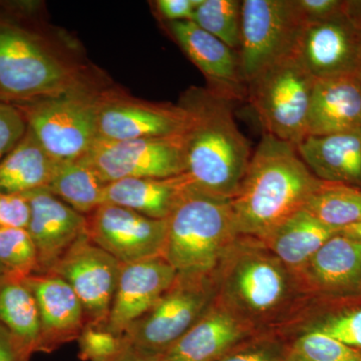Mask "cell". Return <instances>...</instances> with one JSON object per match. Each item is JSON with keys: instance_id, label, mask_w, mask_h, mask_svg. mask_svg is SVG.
<instances>
[{"instance_id": "7a4b0ae2", "label": "cell", "mask_w": 361, "mask_h": 361, "mask_svg": "<svg viewBox=\"0 0 361 361\" xmlns=\"http://www.w3.org/2000/svg\"><path fill=\"white\" fill-rule=\"evenodd\" d=\"M322 183L294 145L264 134L252 154L238 191L230 200L239 234L266 238L305 208Z\"/></svg>"}, {"instance_id": "9a60e30c", "label": "cell", "mask_w": 361, "mask_h": 361, "mask_svg": "<svg viewBox=\"0 0 361 361\" xmlns=\"http://www.w3.org/2000/svg\"><path fill=\"white\" fill-rule=\"evenodd\" d=\"M171 35L188 58L203 73L208 90L226 101L247 99L239 54L192 20L169 23Z\"/></svg>"}, {"instance_id": "f1b7e54d", "label": "cell", "mask_w": 361, "mask_h": 361, "mask_svg": "<svg viewBox=\"0 0 361 361\" xmlns=\"http://www.w3.org/2000/svg\"><path fill=\"white\" fill-rule=\"evenodd\" d=\"M304 209L323 224L341 231L361 223V189L322 180Z\"/></svg>"}, {"instance_id": "d4e9b609", "label": "cell", "mask_w": 361, "mask_h": 361, "mask_svg": "<svg viewBox=\"0 0 361 361\" xmlns=\"http://www.w3.org/2000/svg\"><path fill=\"white\" fill-rule=\"evenodd\" d=\"M339 232L302 209L278 226L262 241L296 274L316 252Z\"/></svg>"}, {"instance_id": "2e32d148", "label": "cell", "mask_w": 361, "mask_h": 361, "mask_svg": "<svg viewBox=\"0 0 361 361\" xmlns=\"http://www.w3.org/2000/svg\"><path fill=\"white\" fill-rule=\"evenodd\" d=\"M25 195L30 205L27 231L37 252V274H47L71 247L87 236V217L45 188Z\"/></svg>"}, {"instance_id": "52a82bcc", "label": "cell", "mask_w": 361, "mask_h": 361, "mask_svg": "<svg viewBox=\"0 0 361 361\" xmlns=\"http://www.w3.org/2000/svg\"><path fill=\"white\" fill-rule=\"evenodd\" d=\"M101 97L78 87L16 106L42 149L66 163L84 158L96 142Z\"/></svg>"}, {"instance_id": "44dd1931", "label": "cell", "mask_w": 361, "mask_h": 361, "mask_svg": "<svg viewBox=\"0 0 361 361\" xmlns=\"http://www.w3.org/2000/svg\"><path fill=\"white\" fill-rule=\"evenodd\" d=\"M361 129V80L357 75L315 80L307 135Z\"/></svg>"}, {"instance_id": "ee69618b", "label": "cell", "mask_w": 361, "mask_h": 361, "mask_svg": "<svg viewBox=\"0 0 361 361\" xmlns=\"http://www.w3.org/2000/svg\"><path fill=\"white\" fill-rule=\"evenodd\" d=\"M4 274H6V272H4V268H2V266L0 265V276H1V275H4Z\"/></svg>"}, {"instance_id": "83f0119b", "label": "cell", "mask_w": 361, "mask_h": 361, "mask_svg": "<svg viewBox=\"0 0 361 361\" xmlns=\"http://www.w3.org/2000/svg\"><path fill=\"white\" fill-rule=\"evenodd\" d=\"M106 184L80 160L59 163L45 189L87 216L104 204Z\"/></svg>"}, {"instance_id": "8d00e7d4", "label": "cell", "mask_w": 361, "mask_h": 361, "mask_svg": "<svg viewBox=\"0 0 361 361\" xmlns=\"http://www.w3.org/2000/svg\"><path fill=\"white\" fill-rule=\"evenodd\" d=\"M304 23L329 18L343 8L345 0H295Z\"/></svg>"}, {"instance_id": "d6986e66", "label": "cell", "mask_w": 361, "mask_h": 361, "mask_svg": "<svg viewBox=\"0 0 361 361\" xmlns=\"http://www.w3.org/2000/svg\"><path fill=\"white\" fill-rule=\"evenodd\" d=\"M25 281L39 310V353H51L63 344L78 341L85 317L82 303L70 285L52 273L30 275Z\"/></svg>"}, {"instance_id": "6da1fadb", "label": "cell", "mask_w": 361, "mask_h": 361, "mask_svg": "<svg viewBox=\"0 0 361 361\" xmlns=\"http://www.w3.org/2000/svg\"><path fill=\"white\" fill-rule=\"evenodd\" d=\"M216 299L258 334L277 331L310 301L262 240L240 235L214 270Z\"/></svg>"}, {"instance_id": "603a6c76", "label": "cell", "mask_w": 361, "mask_h": 361, "mask_svg": "<svg viewBox=\"0 0 361 361\" xmlns=\"http://www.w3.org/2000/svg\"><path fill=\"white\" fill-rule=\"evenodd\" d=\"M311 331L334 337L361 355V297L310 298L290 322L278 330L287 338Z\"/></svg>"}, {"instance_id": "b9f144b4", "label": "cell", "mask_w": 361, "mask_h": 361, "mask_svg": "<svg viewBox=\"0 0 361 361\" xmlns=\"http://www.w3.org/2000/svg\"><path fill=\"white\" fill-rule=\"evenodd\" d=\"M341 232L348 235V236L351 237V238L361 242V223L343 228V229L341 230Z\"/></svg>"}, {"instance_id": "836d02e7", "label": "cell", "mask_w": 361, "mask_h": 361, "mask_svg": "<svg viewBox=\"0 0 361 361\" xmlns=\"http://www.w3.org/2000/svg\"><path fill=\"white\" fill-rule=\"evenodd\" d=\"M78 357L82 361H109L122 353L127 337L110 331L106 326L85 324L78 338Z\"/></svg>"}, {"instance_id": "8fae6325", "label": "cell", "mask_w": 361, "mask_h": 361, "mask_svg": "<svg viewBox=\"0 0 361 361\" xmlns=\"http://www.w3.org/2000/svg\"><path fill=\"white\" fill-rule=\"evenodd\" d=\"M315 80L357 75L361 63V23L348 0L338 13L304 23L292 52Z\"/></svg>"}, {"instance_id": "7402d4cb", "label": "cell", "mask_w": 361, "mask_h": 361, "mask_svg": "<svg viewBox=\"0 0 361 361\" xmlns=\"http://www.w3.org/2000/svg\"><path fill=\"white\" fill-rule=\"evenodd\" d=\"M296 149L318 179L361 189V129L307 135Z\"/></svg>"}, {"instance_id": "f35d334b", "label": "cell", "mask_w": 361, "mask_h": 361, "mask_svg": "<svg viewBox=\"0 0 361 361\" xmlns=\"http://www.w3.org/2000/svg\"><path fill=\"white\" fill-rule=\"evenodd\" d=\"M0 361H27L21 355L11 332L2 325H0Z\"/></svg>"}, {"instance_id": "1f68e13d", "label": "cell", "mask_w": 361, "mask_h": 361, "mask_svg": "<svg viewBox=\"0 0 361 361\" xmlns=\"http://www.w3.org/2000/svg\"><path fill=\"white\" fill-rule=\"evenodd\" d=\"M0 265L13 276L37 274V252L27 229L0 230Z\"/></svg>"}, {"instance_id": "4dcf8cb0", "label": "cell", "mask_w": 361, "mask_h": 361, "mask_svg": "<svg viewBox=\"0 0 361 361\" xmlns=\"http://www.w3.org/2000/svg\"><path fill=\"white\" fill-rule=\"evenodd\" d=\"M285 361H361V355L320 332H303L288 338Z\"/></svg>"}, {"instance_id": "d6a6232c", "label": "cell", "mask_w": 361, "mask_h": 361, "mask_svg": "<svg viewBox=\"0 0 361 361\" xmlns=\"http://www.w3.org/2000/svg\"><path fill=\"white\" fill-rule=\"evenodd\" d=\"M288 338L277 331L262 332L235 346L217 361H285Z\"/></svg>"}, {"instance_id": "277c9868", "label": "cell", "mask_w": 361, "mask_h": 361, "mask_svg": "<svg viewBox=\"0 0 361 361\" xmlns=\"http://www.w3.org/2000/svg\"><path fill=\"white\" fill-rule=\"evenodd\" d=\"M166 221L161 256L180 274H211L240 236L231 202L190 183Z\"/></svg>"}, {"instance_id": "9c48e42d", "label": "cell", "mask_w": 361, "mask_h": 361, "mask_svg": "<svg viewBox=\"0 0 361 361\" xmlns=\"http://www.w3.org/2000/svg\"><path fill=\"white\" fill-rule=\"evenodd\" d=\"M304 20L295 0H243L239 59L246 84L293 52Z\"/></svg>"}, {"instance_id": "d590c367", "label": "cell", "mask_w": 361, "mask_h": 361, "mask_svg": "<svg viewBox=\"0 0 361 361\" xmlns=\"http://www.w3.org/2000/svg\"><path fill=\"white\" fill-rule=\"evenodd\" d=\"M30 205L25 194L0 193V230L27 229Z\"/></svg>"}, {"instance_id": "60d3db41", "label": "cell", "mask_w": 361, "mask_h": 361, "mask_svg": "<svg viewBox=\"0 0 361 361\" xmlns=\"http://www.w3.org/2000/svg\"><path fill=\"white\" fill-rule=\"evenodd\" d=\"M348 7L351 13L355 14V18L361 23V0H348ZM357 77L361 80V63L360 70H358Z\"/></svg>"}, {"instance_id": "7c38bea8", "label": "cell", "mask_w": 361, "mask_h": 361, "mask_svg": "<svg viewBox=\"0 0 361 361\" xmlns=\"http://www.w3.org/2000/svg\"><path fill=\"white\" fill-rule=\"evenodd\" d=\"M121 263L89 237L78 241L52 268L70 285L84 310L85 324L106 326Z\"/></svg>"}, {"instance_id": "ab89813d", "label": "cell", "mask_w": 361, "mask_h": 361, "mask_svg": "<svg viewBox=\"0 0 361 361\" xmlns=\"http://www.w3.org/2000/svg\"><path fill=\"white\" fill-rule=\"evenodd\" d=\"M109 361H161L159 356L148 355V353H142L130 345V342L127 348L123 349L122 353H118L115 357L111 358Z\"/></svg>"}, {"instance_id": "ac0fdd59", "label": "cell", "mask_w": 361, "mask_h": 361, "mask_svg": "<svg viewBox=\"0 0 361 361\" xmlns=\"http://www.w3.org/2000/svg\"><path fill=\"white\" fill-rule=\"evenodd\" d=\"M295 275L310 298L356 295L361 282V242L337 233Z\"/></svg>"}, {"instance_id": "ffe728a7", "label": "cell", "mask_w": 361, "mask_h": 361, "mask_svg": "<svg viewBox=\"0 0 361 361\" xmlns=\"http://www.w3.org/2000/svg\"><path fill=\"white\" fill-rule=\"evenodd\" d=\"M256 334L253 327L215 298L205 314L160 356V360L217 361Z\"/></svg>"}, {"instance_id": "4316f807", "label": "cell", "mask_w": 361, "mask_h": 361, "mask_svg": "<svg viewBox=\"0 0 361 361\" xmlns=\"http://www.w3.org/2000/svg\"><path fill=\"white\" fill-rule=\"evenodd\" d=\"M59 164L27 128L20 144L0 161V193L25 194L47 188Z\"/></svg>"}, {"instance_id": "e0dca14e", "label": "cell", "mask_w": 361, "mask_h": 361, "mask_svg": "<svg viewBox=\"0 0 361 361\" xmlns=\"http://www.w3.org/2000/svg\"><path fill=\"white\" fill-rule=\"evenodd\" d=\"M177 274L163 256L121 264L106 329L123 336L170 288Z\"/></svg>"}, {"instance_id": "5bb4252c", "label": "cell", "mask_w": 361, "mask_h": 361, "mask_svg": "<svg viewBox=\"0 0 361 361\" xmlns=\"http://www.w3.org/2000/svg\"><path fill=\"white\" fill-rule=\"evenodd\" d=\"M184 106L102 97L97 120L99 141L121 142L180 135L187 126Z\"/></svg>"}, {"instance_id": "7bdbcfd3", "label": "cell", "mask_w": 361, "mask_h": 361, "mask_svg": "<svg viewBox=\"0 0 361 361\" xmlns=\"http://www.w3.org/2000/svg\"><path fill=\"white\" fill-rule=\"evenodd\" d=\"M356 295L361 297V282L360 284V287H358V290H357V293H356Z\"/></svg>"}, {"instance_id": "cb8c5ba5", "label": "cell", "mask_w": 361, "mask_h": 361, "mask_svg": "<svg viewBox=\"0 0 361 361\" xmlns=\"http://www.w3.org/2000/svg\"><path fill=\"white\" fill-rule=\"evenodd\" d=\"M188 183L184 174L165 179L115 180L106 185L104 203L130 209L152 219L166 220Z\"/></svg>"}, {"instance_id": "3957f363", "label": "cell", "mask_w": 361, "mask_h": 361, "mask_svg": "<svg viewBox=\"0 0 361 361\" xmlns=\"http://www.w3.org/2000/svg\"><path fill=\"white\" fill-rule=\"evenodd\" d=\"M180 106L186 109L183 132L185 173L190 184L231 200L238 191L253 151L233 115L232 103L208 89H192Z\"/></svg>"}, {"instance_id": "30bf717a", "label": "cell", "mask_w": 361, "mask_h": 361, "mask_svg": "<svg viewBox=\"0 0 361 361\" xmlns=\"http://www.w3.org/2000/svg\"><path fill=\"white\" fill-rule=\"evenodd\" d=\"M80 160L106 185L123 179H165L185 173L180 135L121 142L97 140Z\"/></svg>"}, {"instance_id": "e575fe53", "label": "cell", "mask_w": 361, "mask_h": 361, "mask_svg": "<svg viewBox=\"0 0 361 361\" xmlns=\"http://www.w3.org/2000/svg\"><path fill=\"white\" fill-rule=\"evenodd\" d=\"M26 132L23 111L16 104L0 102V161L20 144Z\"/></svg>"}, {"instance_id": "484cf974", "label": "cell", "mask_w": 361, "mask_h": 361, "mask_svg": "<svg viewBox=\"0 0 361 361\" xmlns=\"http://www.w3.org/2000/svg\"><path fill=\"white\" fill-rule=\"evenodd\" d=\"M0 325L11 332L25 360L39 353V310L25 278L0 276Z\"/></svg>"}, {"instance_id": "f546056e", "label": "cell", "mask_w": 361, "mask_h": 361, "mask_svg": "<svg viewBox=\"0 0 361 361\" xmlns=\"http://www.w3.org/2000/svg\"><path fill=\"white\" fill-rule=\"evenodd\" d=\"M242 1L202 0L192 21L238 52L241 37Z\"/></svg>"}, {"instance_id": "74e56055", "label": "cell", "mask_w": 361, "mask_h": 361, "mask_svg": "<svg viewBox=\"0 0 361 361\" xmlns=\"http://www.w3.org/2000/svg\"><path fill=\"white\" fill-rule=\"evenodd\" d=\"M202 0H158L156 7L164 20L169 23L192 20L195 9Z\"/></svg>"}, {"instance_id": "4fadbf2b", "label": "cell", "mask_w": 361, "mask_h": 361, "mask_svg": "<svg viewBox=\"0 0 361 361\" xmlns=\"http://www.w3.org/2000/svg\"><path fill=\"white\" fill-rule=\"evenodd\" d=\"M90 241L108 252L121 264L161 256L167 221L152 219L141 214L104 203L87 216Z\"/></svg>"}, {"instance_id": "5b68a950", "label": "cell", "mask_w": 361, "mask_h": 361, "mask_svg": "<svg viewBox=\"0 0 361 361\" xmlns=\"http://www.w3.org/2000/svg\"><path fill=\"white\" fill-rule=\"evenodd\" d=\"M82 87L71 66L25 21L0 4V102L23 104Z\"/></svg>"}, {"instance_id": "8992f818", "label": "cell", "mask_w": 361, "mask_h": 361, "mask_svg": "<svg viewBox=\"0 0 361 361\" xmlns=\"http://www.w3.org/2000/svg\"><path fill=\"white\" fill-rule=\"evenodd\" d=\"M314 82L292 54L252 78L247 84V99L265 134L295 147L307 137Z\"/></svg>"}, {"instance_id": "ba28073f", "label": "cell", "mask_w": 361, "mask_h": 361, "mask_svg": "<svg viewBox=\"0 0 361 361\" xmlns=\"http://www.w3.org/2000/svg\"><path fill=\"white\" fill-rule=\"evenodd\" d=\"M214 274H180L125 336L148 355H163L205 314L216 298Z\"/></svg>"}]
</instances>
